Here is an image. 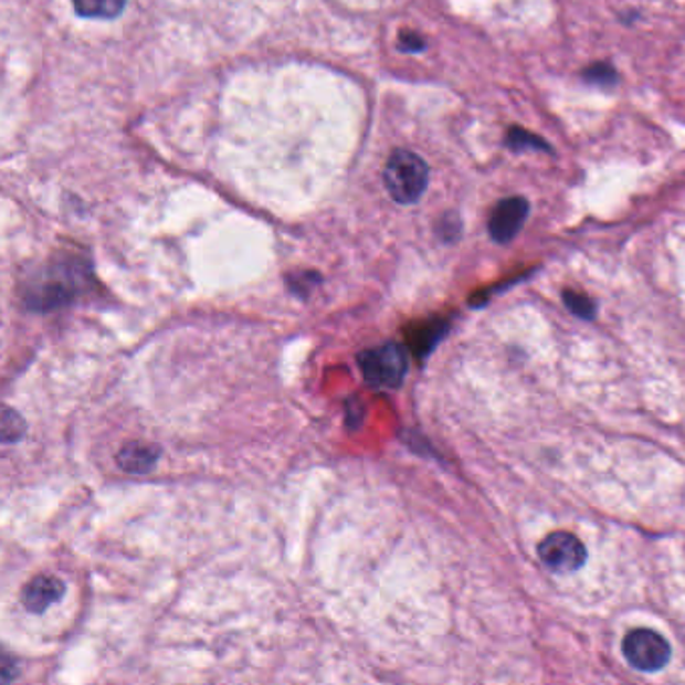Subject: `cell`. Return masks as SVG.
I'll list each match as a JSON object with an SVG mask.
<instances>
[{
  "mask_svg": "<svg viewBox=\"0 0 685 685\" xmlns=\"http://www.w3.org/2000/svg\"><path fill=\"white\" fill-rule=\"evenodd\" d=\"M583 78L591 85L599 87H613L618 83V71L609 63H596V65L587 66L583 71Z\"/></svg>",
  "mask_w": 685,
  "mask_h": 685,
  "instance_id": "11",
  "label": "cell"
},
{
  "mask_svg": "<svg viewBox=\"0 0 685 685\" xmlns=\"http://www.w3.org/2000/svg\"><path fill=\"white\" fill-rule=\"evenodd\" d=\"M507 145L510 151H545L552 154L551 145L541 139L539 135L520 129V127H510L507 133Z\"/></svg>",
  "mask_w": 685,
  "mask_h": 685,
  "instance_id": "9",
  "label": "cell"
},
{
  "mask_svg": "<svg viewBox=\"0 0 685 685\" xmlns=\"http://www.w3.org/2000/svg\"><path fill=\"white\" fill-rule=\"evenodd\" d=\"M0 426H2V442L4 444H11V442L21 441L22 434H24V420L14 412V410L4 409L2 412V420H0Z\"/></svg>",
  "mask_w": 685,
  "mask_h": 685,
  "instance_id": "10",
  "label": "cell"
},
{
  "mask_svg": "<svg viewBox=\"0 0 685 685\" xmlns=\"http://www.w3.org/2000/svg\"><path fill=\"white\" fill-rule=\"evenodd\" d=\"M384 188L400 205L417 203L429 188L426 161L409 149H397L384 167Z\"/></svg>",
  "mask_w": 685,
  "mask_h": 685,
  "instance_id": "1",
  "label": "cell"
},
{
  "mask_svg": "<svg viewBox=\"0 0 685 685\" xmlns=\"http://www.w3.org/2000/svg\"><path fill=\"white\" fill-rule=\"evenodd\" d=\"M529 218V201L520 196L503 199L488 218V233L497 243L513 242Z\"/></svg>",
  "mask_w": 685,
  "mask_h": 685,
  "instance_id": "5",
  "label": "cell"
},
{
  "mask_svg": "<svg viewBox=\"0 0 685 685\" xmlns=\"http://www.w3.org/2000/svg\"><path fill=\"white\" fill-rule=\"evenodd\" d=\"M360 368L365 378L375 387L397 388L409 372L407 350L400 344H387L360 354Z\"/></svg>",
  "mask_w": 685,
  "mask_h": 685,
  "instance_id": "2",
  "label": "cell"
},
{
  "mask_svg": "<svg viewBox=\"0 0 685 685\" xmlns=\"http://www.w3.org/2000/svg\"><path fill=\"white\" fill-rule=\"evenodd\" d=\"M127 0H73V7L85 19L109 21L122 14Z\"/></svg>",
  "mask_w": 685,
  "mask_h": 685,
  "instance_id": "8",
  "label": "cell"
},
{
  "mask_svg": "<svg viewBox=\"0 0 685 685\" xmlns=\"http://www.w3.org/2000/svg\"><path fill=\"white\" fill-rule=\"evenodd\" d=\"M537 552L541 563L552 573H575L587 561L586 545L565 530H557L545 537Z\"/></svg>",
  "mask_w": 685,
  "mask_h": 685,
  "instance_id": "4",
  "label": "cell"
},
{
  "mask_svg": "<svg viewBox=\"0 0 685 685\" xmlns=\"http://www.w3.org/2000/svg\"><path fill=\"white\" fill-rule=\"evenodd\" d=\"M398 49L404 53H420L426 49V41L414 31H402L398 36Z\"/></svg>",
  "mask_w": 685,
  "mask_h": 685,
  "instance_id": "13",
  "label": "cell"
},
{
  "mask_svg": "<svg viewBox=\"0 0 685 685\" xmlns=\"http://www.w3.org/2000/svg\"><path fill=\"white\" fill-rule=\"evenodd\" d=\"M623 655L631 667L640 672H660L670 662L672 650L660 633L635 630L623 640Z\"/></svg>",
  "mask_w": 685,
  "mask_h": 685,
  "instance_id": "3",
  "label": "cell"
},
{
  "mask_svg": "<svg viewBox=\"0 0 685 685\" xmlns=\"http://www.w3.org/2000/svg\"><path fill=\"white\" fill-rule=\"evenodd\" d=\"M563 298L567 308H571V312H575L577 316H581V318H593V314H596V304L587 298V296H581V294H577V292H569V289H567L563 294Z\"/></svg>",
  "mask_w": 685,
  "mask_h": 685,
  "instance_id": "12",
  "label": "cell"
},
{
  "mask_svg": "<svg viewBox=\"0 0 685 685\" xmlns=\"http://www.w3.org/2000/svg\"><path fill=\"white\" fill-rule=\"evenodd\" d=\"M65 596V583L51 575H39L29 581L22 591V603L31 613H43L61 597Z\"/></svg>",
  "mask_w": 685,
  "mask_h": 685,
  "instance_id": "6",
  "label": "cell"
},
{
  "mask_svg": "<svg viewBox=\"0 0 685 685\" xmlns=\"http://www.w3.org/2000/svg\"><path fill=\"white\" fill-rule=\"evenodd\" d=\"M161 456V451L154 444H144V442H127L117 454V464L122 466L125 473L131 475H145L154 468L157 461Z\"/></svg>",
  "mask_w": 685,
  "mask_h": 685,
  "instance_id": "7",
  "label": "cell"
}]
</instances>
